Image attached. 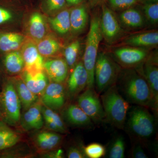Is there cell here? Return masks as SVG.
Returning <instances> with one entry per match:
<instances>
[{
	"mask_svg": "<svg viewBox=\"0 0 158 158\" xmlns=\"http://www.w3.org/2000/svg\"><path fill=\"white\" fill-rule=\"evenodd\" d=\"M19 133L9 127L3 121H0V151L14 146L20 141Z\"/></svg>",
	"mask_w": 158,
	"mask_h": 158,
	"instance_id": "26",
	"label": "cell"
},
{
	"mask_svg": "<svg viewBox=\"0 0 158 158\" xmlns=\"http://www.w3.org/2000/svg\"><path fill=\"white\" fill-rule=\"evenodd\" d=\"M81 50V43L79 40L73 41L69 44L64 50V57L65 62L68 67L73 68L78 60L79 54Z\"/></svg>",
	"mask_w": 158,
	"mask_h": 158,
	"instance_id": "30",
	"label": "cell"
},
{
	"mask_svg": "<svg viewBox=\"0 0 158 158\" xmlns=\"http://www.w3.org/2000/svg\"><path fill=\"white\" fill-rule=\"evenodd\" d=\"M65 120L69 124L78 127H88L93 124V122L77 104H70L64 112Z\"/></svg>",
	"mask_w": 158,
	"mask_h": 158,
	"instance_id": "18",
	"label": "cell"
},
{
	"mask_svg": "<svg viewBox=\"0 0 158 158\" xmlns=\"http://www.w3.org/2000/svg\"><path fill=\"white\" fill-rule=\"evenodd\" d=\"M100 19L94 16L90 21V29L87 35L86 46L83 56V65L88 75L87 88H94V70L99 46L102 39Z\"/></svg>",
	"mask_w": 158,
	"mask_h": 158,
	"instance_id": "4",
	"label": "cell"
},
{
	"mask_svg": "<svg viewBox=\"0 0 158 158\" xmlns=\"http://www.w3.org/2000/svg\"><path fill=\"white\" fill-rule=\"evenodd\" d=\"M84 146L78 147L77 146H71L68 148L67 156L69 158H87L84 151Z\"/></svg>",
	"mask_w": 158,
	"mask_h": 158,
	"instance_id": "36",
	"label": "cell"
},
{
	"mask_svg": "<svg viewBox=\"0 0 158 158\" xmlns=\"http://www.w3.org/2000/svg\"><path fill=\"white\" fill-rule=\"evenodd\" d=\"M125 128L130 134L138 140H146L154 134L155 118L150 113L148 108L135 105L129 109Z\"/></svg>",
	"mask_w": 158,
	"mask_h": 158,
	"instance_id": "3",
	"label": "cell"
},
{
	"mask_svg": "<svg viewBox=\"0 0 158 158\" xmlns=\"http://www.w3.org/2000/svg\"><path fill=\"white\" fill-rule=\"evenodd\" d=\"M84 0H66V3L71 6H77L81 4Z\"/></svg>",
	"mask_w": 158,
	"mask_h": 158,
	"instance_id": "41",
	"label": "cell"
},
{
	"mask_svg": "<svg viewBox=\"0 0 158 158\" xmlns=\"http://www.w3.org/2000/svg\"><path fill=\"white\" fill-rule=\"evenodd\" d=\"M25 40V37L18 33L0 31V54L17 51Z\"/></svg>",
	"mask_w": 158,
	"mask_h": 158,
	"instance_id": "19",
	"label": "cell"
},
{
	"mask_svg": "<svg viewBox=\"0 0 158 158\" xmlns=\"http://www.w3.org/2000/svg\"><path fill=\"white\" fill-rule=\"evenodd\" d=\"M42 104L39 101L24 111L20 122L22 128L26 131L40 129L44 124L42 110Z\"/></svg>",
	"mask_w": 158,
	"mask_h": 158,
	"instance_id": "13",
	"label": "cell"
},
{
	"mask_svg": "<svg viewBox=\"0 0 158 158\" xmlns=\"http://www.w3.org/2000/svg\"><path fill=\"white\" fill-rule=\"evenodd\" d=\"M41 155L44 158H62L64 157V152L62 149H54L43 152Z\"/></svg>",
	"mask_w": 158,
	"mask_h": 158,
	"instance_id": "40",
	"label": "cell"
},
{
	"mask_svg": "<svg viewBox=\"0 0 158 158\" xmlns=\"http://www.w3.org/2000/svg\"><path fill=\"white\" fill-rule=\"evenodd\" d=\"M124 44L134 47H151L158 44V31H149L131 35L125 40Z\"/></svg>",
	"mask_w": 158,
	"mask_h": 158,
	"instance_id": "20",
	"label": "cell"
},
{
	"mask_svg": "<svg viewBox=\"0 0 158 158\" xmlns=\"http://www.w3.org/2000/svg\"><path fill=\"white\" fill-rule=\"evenodd\" d=\"M100 95L105 120L118 129H124L129 103L121 95L116 84Z\"/></svg>",
	"mask_w": 158,
	"mask_h": 158,
	"instance_id": "2",
	"label": "cell"
},
{
	"mask_svg": "<svg viewBox=\"0 0 158 158\" xmlns=\"http://www.w3.org/2000/svg\"><path fill=\"white\" fill-rule=\"evenodd\" d=\"M71 30L74 33L82 32L88 22V15L85 6H77L72 9L69 14Z\"/></svg>",
	"mask_w": 158,
	"mask_h": 158,
	"instance_id": "23",
	"label": "cell"
},
{
	"mask_svg": "<svg viewBox=\"0 0 158 158\" xmlns=\"http://www.w3.org/2000/svg\"><path fill=\"white\" fill-rule=\"evenodd\" d=\"M44 69L52 82L63 83L68 77V65L63 59L56 58L44 61Z\"/></svg>",
	"mask_w": 158,
	"mask_h": 158,
	"instance_id": "14",
	"label": "cell"
},
{
	"mask_svg": "<svg viewBox=\"0 0 158 158\" xmlns=\"http://www.w3.org/2000/svg\"><path fill=\"white\" fill-rule=\"evenodd\" d=\"M131 156L132 158H148L142 146L139 142L136 143L133 146L131 152Z\"/></svg>",
	"mask_w": 158,
	"mask_h": 158,
	"instance_id": "38",
	"label": "cell"
},
{
	"mask_svg": "<svg viewBox=\"0 0 158 158\" xmlns=\"http://www.w3.org/2000/svg\"><path fill=\"white\" fill-rule=\"evenodd\" d=\"M69 14L70 11L65 9L50 20L52 27L59 34L64 35L71 30Z\"/></svg>",
	"mask_w": 158,
	"mask_h": 158,
	"instance_id": "29",
	"label": "cell"
},
{
	"mask_svg": "<svg viewBox=\"0 0 158 158\" xmlns=\"http://www.w3.org/2000/svg\"><path fill=\"white\" fill-rule=\"evenodd\" d=\"M122 23L131 28H139L144 24V19L138 9L131 7L125 9L119 15Z\"/></svg>",
	"mask_w": 158,
	"mask_h": 158,
	"instance_id": "28",
	"label": "cell"
},
{
	"mask_svg": "<svg viewBox=\"0 0 158 158\" xmlns=\"http://www.w3.org/2000/svg\"><path fill=\"white\" fill-rule=\"evenodd\" d=\"M11 79L24 111L27 110L31 106L39 101V96L29 90L21 77Z\"/></svg>",
	"mask_w": 158,
	"mask_h": 158,
	"instance_id": "21",
	"label": "cell"
},
{
	"mask_svg": "<svg viewBox=\"0 0 158 158\" xmlns=\"http://www.w3.org/2000/svg\"><path fill=\"white\" fill-rule=\"evenodd\" d=\"M12 17V14L9 10L0 6V27L10 22Z\"/></svg>",
	"mask_w": 158,
	"mask_h": 158,
	"instance_id": "39",
	"label": "cell"
},
{
	"mask_svg": "<svg viewBox=\"0 0 158 158\" xmlns=\"http://www.w3.org/2000/svg\"><path fill=\"white\" fill-rule=\"evenodd\" d=\"M28 31L30 37L37 42L46 36V27L43 17L40 13L35 12L30 17Z\"/></svg>",
	"mask_w": 158,
	"mask_h": 158,
	"instance_id": "25",
	"label": "cell"
},
{
	"mask_svg": "<svg viewBox=\"0 0 158 158\" xmlns=\"http://www.w3.org/2000/svg\"><path fill=\"white\" fill-rule=\"evenodd\" d=\"M147 81L155 99L158 103V68L157 61L149 58L135 69Z\"/></svg>",
	"mask_w": 158,
	"mask_h": 158,
	"instance_id": "15",
	"label": "cell"
},
{
	"mask_svg": "<svg viewBox=\"0 0 158 158\" xmlns=\"http://www.w3.org/2000/svg\"><path fill=\"white\" fill-rule=\"evenodd\" d=\"M1 68H0V77H1Z\"/></svg>",
	"mask_w": 158,
	"mask_h": 158,
	"instance_id": "45",
	"label": "cell"
},
{
	"mask_svg": "<svg viewBox=\"0 0 158 158\" xmlns=\"http://www.w3.org/2000/svg\"><path fill=\"white\" fill-rule=\"evenodd\" d=\"M144 3L143 10L145 17L151 23L156 24L158 22V2Z\"/></svg>",
	"mask_w": 158,
	"mask_h": 158,
	"instance_id": "33",
	"label": "cell"
},
{
	"mask_svg": "<svg viewBox=\"0 0 158 158\" xmlns=\"http://www.w3.org/2000/svg\"><path fill=\"white\" fill-rule=\"evenodd\" d=\"M118 63L125 69H135L148 59V53L144 48L134 47L120 48L114 51Z\"/></svg>",
	"mask_w": 158,
	"mask_h": 158,
	"instance_id": "9",
	"label": "cell"
},
{
	"mask_svg": "<svg viewBox=\"0 0 158 158\" xmlns=\"http://www.w3.org/2000/svg\"><path fill=\"white\" fill-rule=\"evenodd\" d=\"M140 2H158V0H139Z\"/></svg>",
	"mask_w": 158,
	"mask_h": 158,
	"instance_id": "43",
	"label": "cell"
},
{
	"mask_svg": "<svg viewBox=\"0 0 158 158\" xmlns=\"http://www.w3.org/2000/svg\"><path fill=\"white\" fill-rule=\"evenodd\" d=\"M104 0H90V4L92 6H95L100 3L103 2Z\"/></svg>",
	"mask_w": 158,
	"mask_h": 158,
	"instance_id": "42",
	"label": "cell"
},
{
	"mask_svg": "<svg viewBox=\"0 0 158 158\" xmlns=\"http://www.w3.org/2000/svg\"><path fill=\"white\" fill-rule=\"evenodd\" d=\"M125 151V143L124 138L122 136H119L113 140L106 154H107L108 158H124Z\"/></svg>",
	"mask_w": 158,
	"mask_h": 158,
	"instance_id": "32",
	"label": "cell"
},
{
	"mask_svg": "<svg viewBox=\"0 0 158 158\" xmlns=\"http://www.w3.org/2000/svg\"><path fill=\"white\" fill-rule=\"evenodd\" d=\"M3 115L2 113V109L0 106V121H3Z\"/></svg>",
	"mask_w": 158,
	"mask_h": 158,
	"instance_id": "44",
	"label": "cell"
},
{
	"mask_svg": "<svg viewBox=\"0 0 158 158\" xmlns=\"http://www.w3.org/2000/svg\"><path fill=\"white\" fill-rule=\"evenodd\" d=\"M3 67L8 73L15 74L20 73L24 69V62L20 52L13 51L4 54Z\"/></svg>",
	"mask_w": 158,
	"mask_h": 158,
	"instance_id": "24",
	"label": "cell"
},
{
	"mask_svg": "<svg viewBox=\"0 0 158 158\" xmlns=\"http://www.w3.org/2000/svg\"><path fill=\"white\" fill-rule=\"evenodd\" d=\"M77 104L95 123L105 120V113L99 95L94 88H86L77 98Z\"/></svg>",
	"mask_w": 158,
	"mask_h": 158,
	"instance_id": "7",
	"label": "cell"
},
{
	"mask_svg": "<svg viewBox=\"0 0 158 158\" xmlns=\"http://www.w3.org/2000/svg\"><path fill=\"white\" fill-rule=\"evenodd\" d=\"M20 77L29 90L38 96H41L49 83L44 71L31 73L23 69Z\"/></svg>",
	"mask_w": 158,
	"mask_h": 158,
	"instance_id": "17",
	"label": "cell"
},
{
	"mask_svg": "<svg viewBox=\"0 0 158 158\" xmlns=\"http://www.w3.org/2000/svg\"><path fill=\"white\" fill-rule=\"evenodd\" d=\"M37 47L44 58H50L59 53L61 50L60 43L53 36H46L37 42Z\"/></svg>",
	"mask_w": 158,
	"mask_h": 158,
	"instance_id": "27",
	"label": "cell"
},
{
	"mask_svg": "<svg viewBox=\"0 0 158 158\" xmlns=\"http://www.w3.org/2000/svg\"><path fill=\"white\" fill-rule=\"evenodd\" d=\"M0 106L3 121L9 125H18L21 116V103L11 79H6L3 82L0 91Z\"/></svg>",
	"mask_w": 158,
	"mask_h": 158,
	"instance_id": "5",
	"label": "cell"
},
{
	"mask_svg": "<svg viewBox=\"0 0 158 158\" xmlns=\"http://www.w3.org/2000/svg\"><path fill=\"white\" fill-rule=\"evenodd\" d=\"M116 85L121 95L129 103L158 111V103L147 81L135 69L121 70Z\"/></svg>",
	"mask_w": 158,
	"mask_h": 158,
	"instance_id": "1",
	"label": "cell"
},
{
	"mask_svg": "<svg viewBox=\"0 0 158 158\" xmlns=\"http://www.w3.org/2000/svg\"><path fill=\"white\" fill-rule=\"evenodd\" d=\"M102 36L108 43H113L120 37L122 29L113 11L106 5H102L100 19Z\"/></svg>",
	"mask_w": 158,
	"mask_h": 158,
	"instance_id": "10",
	"label": "cell"
},
{
	"mask_svg": "<svg viewBox=\"0 0 158 158\" xmlns=\"http://www.w3.org/2000/svg\"><path fill=\"white\" fill-rule=\"evenodd\" d=\"M67 98L66 88L63 83H49L40 96V101L46 107L58 111L64 107Z\"/></svg>",
	"mask_w": 158,
	"mask_h": 158,
	"instance_id": "8",
	"label": "cell"
},
{
	"mask_svg": "<svg viewBox=\"0 0 158 158\" xmlns=\"http://www.w3.org/2000/svg\"><path fill=\"white\" fill-rule=\"evenodd\" d=\"M63 136L53 131H43L34 136V143L39 151L42 152L56 149L62 143Z\"/></svg>",
	"mask_w": 158,
	"mask_h": 158,
	"instance_id": "16",
	"label": "cell"
},
{
	"mask_svg": "<svg viewBox=\"0 0 158 158\" xmlns=\"http://www.w3.org/2000/svg\"><path fill=\"white\" fill-rule=\"evenodd\" d=\"M66 0H47L48 9L50 11L62 9L66 4Z\"/></svg>",
	"mask_w": 158,
	"mask_h": 158,
	"instance_id": "37",
	"label": "cell"
},
{
	"mask_svg": "<svg viewBox=\"0 0 158 158\" xmlns=\"http://www.w3.org/2000/svg\"><path fill=\"white\" fill-rule=\"evenodd\" d=\"M41 110L44 123L47 128L61 134L68 132V129L64 121L56 111L49 109L43 105Z\"/></svg>",
	"mask_w": 158,
	"mask_h": 158,
	"instance_id": "22",
	"label": "cell"
},
{
	"mask_svg": "<svg viewBox=\"0 0 158 158\" xmlns=\"http://www.w3.org/2000/svg\"><path fill=\"white\" fill-rule=\"evenodd\" d=\"M140 2L139 0H109L110 7L117 10L131 8Z\"/></svg>",
	"mask_w": 158,
	"mask_h": 158,
	"instance_id": "35",
	"label": "cell"
},
{
	"mask_svg": "<svg viewBox=\"0 0 158 158\" xmlns=\"http://www.w3.org/2000/svg\"><path fill=\"white\" fill-rule=\"evenodd\" d=\"M35 43L30 40H26L21 52L24 62V69L31 73L44 71V59L38 52Z\"/></svg>",
	"mask_w": 158,
	"mask_h": 158,
	"instance_id": "11",
	"label": "cell"
},
{
	"mask_svg": "<svg viewBox=\"0 0 158 158\" xmlns=\"http://www.w3.org/2000/svg\"><path fill=\"white\" fill-rule=\"evenodd\" d=\"M121 69L107 54L98 53L94 70L96 91L99 95L116 84Z\"/></svg>",
	"mask_w": 158,
	"mask_h": 158,
	"instance_id": "6",
	"label": "cell"
},
{
	"mask_svg": "<svg viewBox=\"0 0 158 158\" xmlns=\"http://www.w3.org/2000/svg\"><path fill=\"white\" fill-rule=\"evenodd\" d=\"M17 144L0 151V158H26L31 156L29 149L26 145Z\"/></svg>",
	"mask_w": 158,
	"mask_h": 158,
	"instance_id": "31",
	"label": "cell"
},
{
	"mask_svg": "<svg viewBox=\"0 0 158 158\" xmlns=\"http://www.w3.org/2000/svg\"><path fill=\"white\" fill-rule=\"evenodd\" d=\"M84 152L87 158H100L106 155V148L103 145L98 143L88 144L84 148Z\"/></svg>",
	"mask_w": 158,
	"mask_h": 158,
	"instance_id": "34",
	"label": "cell"
},
{
	"mask_svg": "<svg viewBox=\"0 0 158 158\" xmlns=\"http://www.w3.org/2000/svg\"><path fill=\"white\" fill-rule=\"evenodd\" d=\"M88 75L81 61L79 62L73 69L67 81L66 88L67 97L71 99L78 96L87 88Z\"/></svg>",
	"mask_w": 158,
	"mask_h": 158,
	"instance_id": "12",
	"label": "cell"
}]
</instances>
